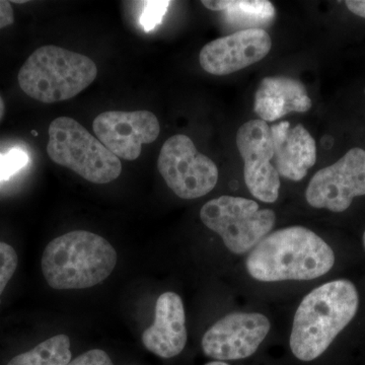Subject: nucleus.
<instances>
[{"instance_id": "7", "label": "nucleus", "mask_w": 365, "mask_h": 365, "mask_svg": "<svg viewBox=\"0 0 365 365\" xmlns=\"http://www.w3.org/2000/svg\"><path fill=\"white\" fill-rule=\"evenodd\" d=\"M158 169L169 188L188 200L207 195L220 177L215 162L199 153L192 139L184 134L170 137L163 143Z\"/></svg>"}, {"instance_id": "25", "label": "nucleus", "mask_w": 365, "mask_h": 365, "mask_svg": "<svg viewBox=\"0 0 365 365\" xmlns=\"http://www.w3.org/2000/svg\"><path fill=\"white\" fill-rule=\"evenodd\" d=\"M205 365H230V364H225V362L218 361V360H216V361L208 362V364H206Z\"/></svg>"}, {"instance_id": "4", "label": "nucleus", "mask_w": 365, "mask_h": 365, "mask_svg": "<svg viewBox=\"0 0 365 365\" xmlns=\"http://www.w3.org/2000/svg\"><path fill=\"white\" fill-rule=\"evenodd\" d=\"M95 61L81 53L54 45L38 48L19 72L21 90L41 103L63 102L76 97L95 81Z\"/></svg>"}, {"instance_id": "9", "label": "nucleus", "mask_w": 365, "mask_h": 365, "mask_svg": "<svg viewBox=\"0 0 365 365\" xmlns=\"http://www.w3.org/2000/svg\"><path fill=\"white\" fill-rule=\"evenodd\" d=\"M244 160V178L250 193L265 203L279 197L280 178L271 160L274 148L270 126L260 119L242 124L235 137Z\"/></svg>"}, {"instance_id": "18", "label": "nucleus", "mask_w": 365, "mask_h": 365, "mask_svg": "<svg viewBox=\"0 0 365 365\" xmlns=\"http://www.w3.org/2000/svg\"><path fill=\"white\" fill-rule=\"evenodd\" d=\"M30 162L28 153L21 148H13L0 155V182L6 181Z\"/></svg>"}, {"instance_id": "23", "label": "nucleus", "mask_w": 365, "mask_h": 365, "mask_svg": "<svg viewBox=\"0 0 365 365\" xmlns=\"http://www.w3.org/2000/svg\"><path fill=\"white\" fill-rule=\"evenodd\" d=\"M345 4L352 14L365 19V0H348Z\"/></svg>"}, {"instance_id": "11", "label": "nucleus", "mask_w": 365, "mask_h": 365, "mask_svg": "<svg viewBox=\"0 0 365 365\" xmlns=\"http://www.w3.org/2000/svg\"><path fill=\"white\" fill-rule=\"evenodd\" d=\"M93 132L113 155L125 160L140 157L143 144L157 140L160 125L153 113L108 111L93 120Z\"/></svg>"}, {"instance_id": "1", "label": "nucleus", "mask_w": 365, "mask_h": 365, "mask_svg": "<svg viewBox=\"0 0 365 365\" xmlns=\"http://www.w3.org/2000/svg\"><path fill=\"white\" fill-rule=\"evenodd\" d=\"M335 264V254L309 228L294 225L266 235L250 253L247 270L262 282L307 281L325 275Z\"/></svg>"}, {"instance_id": "24", "label": "nucleus", "mask_w": 365, "mask_h": 365, "mask_svg": "<svg viewBox=\"0 0 365 365\" xmlns=\"http://www.w3.org/2000/svg\"><path fill=\"white\" fill-rule=\"evenodd\" d=\"M4 112H6V105H4V100H2L1 96H0V121L4 116Z\"/></svg>"}, {"instance_id": "20", "label": "nucleus", "mask_w": 365, "mask_h": 365, "mask_svg": "<svg viewBox=\"0 0 365 365\" xmlns=\"http://www.w3.org/2000/svg\"><path fill=\"white\" fill-rule=\"evenodd\" d=\"M143 13L140 16V23L144 30L150 31L162 23L163 16L169 9L170 1L143 2Z\"/></svg>"}, {"instance_id": "14", "label": "nucleus", "mask_w": 365, "mask_h": 365, "mask_svg": "<svg viewBox=\"0 0 365 365\" xmlns=\"http://www.w3.org/2000/svg\"><path fill=\"white\" fill-rule=\"evenodd\" d=\"M274 163L279 176L302 181L317 162L316 141L302 125L292 128L288 121L270 127Z\"/></svg>"}, {"instance_id": "5", "label": "nucleus", "mask_w": 365, "mask_h": 365, "mask_svg": "<svg viewBox=\"0 0 365 365\" xmlns=\"http://www.w3.org/2000/svg\"><path fill=\"white\" fill-rule=\"evenodd\" d=\"M47 153L53 162L93 184H108L122 172L120 158L69 117L53 120L48 129Z\"/></svg>"}, {"instance_id": "10", "label": "nucleus", "mask_w": 365, "mask_h": 365, "mask_svg": "<svg viewBox=\"0 0 365 365\" xmlns=\"http://www.w3.org/2000/svg\"><path fill=\"white\" fill-rule=\"evenodd\" d=\"M270 321L259 313H232L210 327L202 338L204 354L210 359H248L258 350L268 333Z\"/></svg>"}, {"instance_id": "19", "label": "nucleus", "mask_w": 365, "mask_h": 365, "mask_svg": "<svg viewBox=\"0 0 365 365\" xmlns=\"http://www.w3.org/2000/svg\"><path fill=\"white\" fill-rule=\"evenodd\" d=\"M18 262L16 250L6 242H0V295L16 272Z\"/></svg>"}, {"instance_id": "6", "label": "nucleus", "mask_w": 365, "mask_h": 365, "mask_svg": "<svg viewBox=\"0 0 365 365\" xmlns=\"http://www.w3.org/2000/svg\"><path fill=\"white\" fill-rule=\"evenodd\" d=\"M200 218L220 235L228 251L237 255L253 250L273 230L276 215L271 209L242 197L222 196L204 204Z\"/></svg>"}, {"instance_id": "12", "label": "nucleus", "mask_w": 365, "mask_h": 365, "mask_svg": "<svg viewBox=\"0 0 365 365\" xmlns=\"http://www.w3.org/2000/svg\"><path fill=\"white\" fill-rule=\"evenodd\" d=\"M272 47L270 35L260 28L247 29L211 41L201 50L199 62L213 76H227L265 58Z\"/></svg>"}, {"instance_id": "26", "label": "nucleus", "mask_w": 365, "mask_h": 365, "mask_svg": "<svg viewBox=\"0 0 365 365\" xmlns=\"http://www.w3.org/2000/svg\"><path fill=\"white\" fill-rule=\"evenodd\" d=\"M14 4H25L26 1H13Z\"/></svg>"}, {"instance_id": "22", "label": "nucleus", "mask_w": 365, "mask_h": 365, "mask_svg": "<svg viewBox=\"0 0 365 365\" xmlns=\"http://www.w3.org/2000/svg\"><path fill=\"white\" fill-rule=\"evenodd\" d=\"M14 23V9L11 2L0 0V30Z\"/></svg>"}, {"instance_id": "17", "label": "nucleus", "mask_w": 365, "mask_h": 365, "mask_svg": "<svg viewBox=\"0 0 365 365\" xmlns=\"http://www.w3.org/2000/svg\"><path fill=\"white\" fill-rule=\"evenodd\" d=\"M71 356L68 336L57 335L14 357L7 365H67Z\"/></svg>"}, {"instance_id": "16", "label": "nucleus", "mask_w": 365, "mask_h": 365, "mask_svg": "<svg viewBox=\"0 0 365 365\" xmlns=\"http://www.w3.org/2000/svg\"><path fill=\"white\" fill-rule=\"evenodd\" d=\"M202 4L213 11H222L228 21L240 24H266L275 16V9L265 0H204Z\"/></svg>"}, {"instance_id": "8", "label": "nucleus", "mask_w": 365, "mask_h": 365, "mask_svg": "<svg viewBox=\"0 0 365 365\" xmlns=\"http://www.w3.org/2000/svg\"><path fill=\"white\" fill-rule=\"evenodd\" d=\"M365 195V150L355 148L332 165L319 170L309 182L306 199L314 208L343 212L355 197Z\"/></svg>"}, {"instance_id": "13", "label": "nucleus", "mask_w": 365, "mask_h": 365, "mask_svg": "<svg viewBox=\"0 0 365 365\" xmlns=\"http://www.w3.org/2000/svg\"><path fill=\"white\" fill-rule=\"evenodd\" d=\"M144 347L162 357L173 359L187 344L186 314L179 294L168 292L155 304V322L143 333Z\"/></svg>"}, {"instance_id": "21", "label": "nucleus", "mask_w": 365, "mask_h": 365, "mask_svg": "<svg viewBox=\"0 0 365 365\" xmlns=\"http://www.w3.org/2000/svg\"><path fill=\"white\" fill-rule=\"evenodd\" d=\"M67 365H113V362L103 350L93 349L79 355Z\"/></svg>"}, {"instance_id": "15", "label": "nucleus", "mask_w": 365, "mask_h": 365, "mask_svg": "<svg viewBox=\"0 0 365 365\" xmlns=\"http://www.w3.org/2000/svg\"><path fill=\"white\" fill-rule=\"evenodd\" d=\"M312 100L304 83L287 76L262 79L255 95L254 111L262 121L273 122L292 112L311 110Z\"/></svg>"}, {"instance_id": "3", "label": "nucleus", "mask_w": 365, "mask_h": 365, "mask_svg": "<svg viewBox=\"0 0 365 365\" xmlns=\"http://www.w3.org/2000/svg\"><path fill=\"white\" fill-rule=\"evenodd\" d=\"M116 264V251L107 240L93 232L74 230L47 245L41 267L54 289H85L107 279Z\"/></svg>"}, {"instance_id": "2", "label": "nucleus", "mask_w": 365, "mask_h": 365, "mask_svg": "<svg viewBox=\"0 0 365 365\" xmlns=\"http://www.w3.org/2000/svg\"><path fill=\"white\" fill-rule=\"evenodd\" d=\"M359 295L351 281H330L304 297L294 314L290 349L297 359L313 361L332 344L359 311Z\"/></svg>"}, {"instance_id": "27", "label": "nucleus", "mask_w": 365, "mask_h": 365, "mask_svg": "<svg viewBox=\"0 0 365 365\" xmlns=\"http://www.w3.org/2000/svg\"><path fill=\"white\" fill-rule=\"evenodd\" d=\"M364 248H365V232H364Z\"/></svg>"}]
</instances>
